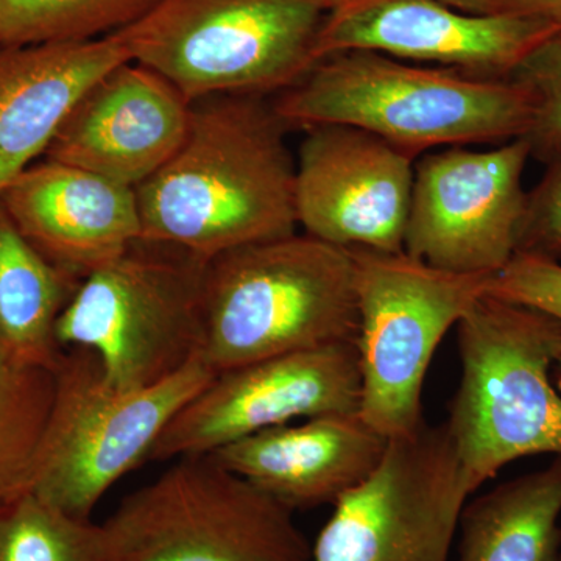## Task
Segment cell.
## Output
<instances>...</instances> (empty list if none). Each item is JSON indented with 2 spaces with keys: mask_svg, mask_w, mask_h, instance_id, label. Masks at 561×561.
Here are the masks:
<instances>
[{
  "mask_svg": "<svg viewBox=\"0 0 561 561\" xmlns=\"http://www.w3.org/2000/svg\"><path fill=\"white\" fill-rule=\"evenodd\" d=\"M203 306L201 356L216 375L279 354L356 343L353 256L306 232L239 247L206 264Z\"/></svg>",
  "mask_w": 561,
  "mask_h": 561,
  "instance_id": "obj_3",
  "label": "cell"
},
{
  "mask_svg": "<svg viewBox=\"0 0 561 561\" xmlns=\"http://www.w3.org/2000/svg\"><path fill=\"white\" fill-rule=\"evenodd\" d=\"M191 111L160 73L122 62L84 92L44 158L136 190L180 149Z\"/></svg>",
  "mask_w": 561,
  "mask_h": 561,
  "instance_id": "obj_15",
  "label": "cell"
},
{
  "mask_svg": "<svg viewBox=\"0 0 561 561\" xmlns=\"http://www.w3.org/2000/svg\"><path fill=\"white\" fill-rule=\"evenodd\" d=\"M206 262L139 239L81 280L57 323L61 348H88L111 386L138 390L201 356Z\"/></svg>",
  "mask_w": 561,
  "mask_h": 561,
  "instance_id": "obj_7",
  "label": "cell"
},
{
  "mask_svg": "<svg viewBox=\"0 0 561 561\" xmlns=\"http://www.w3.org/2000/svg\"><path fill=\"white\" fill-rule=\"evenodd\" d=\"M486 295L546 313L561 330V262L516 253L491 275Z\"/></svg>",
  "mask_w": 561,
  "mask_h": 561,
  "instance_id": "obj_25",
  "label": "cell"
},
{
  "mask_svg": "<svg viewBox=\"0 0 561 561\" xmlns=\"http://www.w3.org/2000/svg\"><path fill=\"white\" fill-rule=\"evenodd\" d=\"M54 404L28 491L73 518L91 519L122 478L149 461L162 432L214 373L202 356L138 390L106 381L88 348H66L54 368Z\"/></svg>",
  "mask_w": 561,
  "mask_h": 561,
  "instance_id": "obj_6",
  "label": "cell"
},
{
  "mask_svg": "<svg viewBox=\"0 0 561 561\" xmlns=\"http://www.w3.org/2000/svg\"><path fill=\"white\" fill-rule=\"evenodd\" d=\"M561 262V150L546 162V172L527 192L518 251Z\"/></svg>",
  "mask_w": 561,
  "mask_h": 561,
  "instance_id": "obj_26",
  "label": "cell"
},
{
  "mask_svg": "<svg viewBox=\"0 0 561 561\" xmlns=\"http://www.w3.org/2000/svg\"><path fill=\"white\" fill-rule=\"evenodd\" d=\"M0 205L33 249L80 280L142 234L135 190L46 158L0 192Z\"/></svg>",
  "mask_w": 561,
  "mask_h": 561,
  "instance_id": "obj_16",
  "label": "cell"
},
{
  "mask_svg": "<svg viewBox=\"0 0 561 561\" xmlns=\"http://www.w3.org/2000/svg\"><path fill=\"white\" fill-rule=\"evenodd\" d=\"M80 283L33 249L0 205V360L54 370L65 351L57 323Z\"/></svg>",
  "mask_w": 561,
  "mask_h": 561,
  "instance_id": "obj_20",
  "label": "cell"
},
{
  "mask_svg": "<svg viewBox=\"0 0 561 561\" xmlns=\"http://www.w3.org/2000/svg\"><path fill=\"white\" fill-rule=\"evenodd\" d=\"M561 456L465 504L457 561H560Z\"/></svg>",
  "mask_w": 561,
  "mask_h": 561,
  "instance_id": "obj_19",
  "label": "cell"
},
{
  "mask_svg": "<svg viewBox=\"0 0 561 561\" xmlns=\"http://www.w3.org/2000/svg\"><path fill=\"white\" fill-rule=\"evenodd\" d=\"M164 0H0V46L105 38Z\"/></svg>",
  "mask_w": 561,
  "mask_h": 561,
  "instance_id": "obj_21",
  "label": "cell"
},
{
  "mask_svg": "<svg viewBox=\"0 0 561 561\" xmlns=\"http://www.w3.org/2000/svg\"><path fill=\"white\" fill-rule=\"evenodd\" d=\"M273 108L287 128L350 125L419 157L434 147L505 144L534 121L530 91L448 68H419L378 51L324 57Z\"/></svg>",
  "mask_w": 561,
  "mask_h": 561,
  "instance_id": "obj_2",
  "label": "cell"
},
{
  "mask_svg": "<svg viewBox=\"0 0 561 561\" xmlns=\"http://www.w3.org/2000/svg\"><path fill=\"white\" fill-rule=\"evenodd\" d=\"M461 376L445 426L470 493L523 457L561 456V343L546 313L485 295L457 324Z\"/></svg>",
  "mask_w": 561,
  "mask_h": 561,
  "instance_id": "obj_4",
  "label": "cell"
},
{
  "mask_svg": "<svg viewBox=\"0 0 561 561\" xmlns=\"http://www.w3.org/2000/svg\"><path fill=\"white\" fill-rule=\"evenodd\" d=\"M553 378H556L557 387H559L561 393V343L556 353V362H553Z\"/></svg>",
  "mask_w": 561,
  "mask_h": 561,
  "instance_id": "obj_29",
  "label": "cell"
},
{
  "mask_svg": "<svg viewBox=\"0 0 561 561\" xmlns=\"http://www.w3.org/2000/svg\"><path fill=\"white\" fill-rule=\"evenodd\" d=\"M560 31L518 14H468L440 0H335L316 44L317 61L346 50L437 62L485 80H511L537 44Z\"/></svg>",
  "mask_w": 561,
  "mask_h": 561,
  "instance_id": "obj_14",
  "label": "cell"
},
{
  "mask_svg": "<svg viewBox=\"0 0 561 561\" xmlns=\"http://www.w3.org/2000/svg\"><path fill=\"white\" fill-rule=\"evenodd\" d=\"M54 394V370L0 360V504L28 493Z\"/></svg>",
  "mask_w": 561,
  "mask_h": 561,
  "instance_id": "obj_22",
  "label": "cell"
},
{
  "mask_svg": "<svg viewBox=\"0 0 561 561\" xmlns=\"http://www.w3.org/2000/svg\"><path fill=\"white\" fill-rule=\"evenodd\" d=\"M511 80L534 98V121L524 139L530 157L546 164L561 150V28L523 58Z\"/></svg>",
  "mask_w": 561,
  "mask_h": 561,
  "instance_id": "obj_24",
  "label": "cell"
},
{
  "mask_svg": "<svg viewBox=\"0 0 561 561\" xmlns=\"http://www.w3.org/2000/svg\"><path fill=\"white\" fill-rule=\"evenodd\" d=\"M389 442L359 413L284 424L213 453L291 512L334 505L375 471Z\"/></svg>",
  "mask_w": 561,
  "mask_h": 561,
  "instance_id": "obj_17",
  "label": "cell"
},
{
  "mask_svg": "<svg viewBox=\"0 0 561 561\" xmlns=\"http://www.w3.org/2000/svg\"><path fill=\"white\" fill-rule=\"evenodd\" d=\"M0 561H108L105 531L28 491L0 504Z\"/></svg>",
  "mask_w": 561,
  "mask_h": 561,
  "instance_id": "obj_23",
  "label": "cell"
},
{
  "mask_svg": "<svg viewBox=\"0 0 561 561\" xmlns=\"http://www.w3.org/2000/svg\"><path fill=\"white\" fill-rule=\"evenodd\" d=\"M501 13L538 18L561 28V0H504Z\"/></svg>",
  "mask_w": 561,
  "mask_h": 561,
  "instance_id": "obj_27",
  "label": "cell"
},
{
  "mask_svg": "<svg viewBox=\"0 0 561 561\" xmlns=\"http://www.w3.org/2000/svg\"><path fill=\"white\" fill-rule=\"evenodd\" d=\"M294 515L203 454L173 460L102 527L108 561H311Z\"/></svg>",
  "mask_w": 561,
  "mask_h": 561,
  "instance_id": "obj_8",
  "label": "cell"
},
{
  "mask_svg": "<svg viewBox=\"0 0 561 561\" xmlns=\"http://www.w3.org/2000/svg\"><path fill=\"white\" fill-rule=\"evenodd\" d=\"M335 0H164L113 33L130 61L187 99L261 95L295 87L317 65L316 44Z\"/></svg>",
  "mask_w": 561,
  "mask_h": 561,
  "instance_id": "obj_5",
  "label": "cell"
},
{
  "mask_svg": "<svg viewBox=\"0 0 561 561\" xmlns=\"http://www.w3.org/2000/svg\"><path fill=\"white\" fill-rule=\"evenodd\" d=\"M470 496L445 423H426L332 505L311 561H449Z\"/></svg>",
  "mask_w": 561,
  "mask_h": 561,
  "instance_id": "obj_10",
  "label": "cell"
},
{
  "mask_svg": "<svg viewBox=\"0 0 561 561\" xmlns=\"http://www.w3.org/2000/svg\"><path fill=\"white\" fill-rule=\"evenodd\" d=\"M287 125L261 95L192 102L186 138L136 187L140 239L206 262L297 232Z\"/></svg>",
  "mask_w": 561,
  "mask_h": 561,
  "instance_id": "obj_1",
  "label": "cell"
},
{
  "mask_svg": "<svg viewBox=\"0 0 561 561\" xmlns=\"http://www.w3.org/2000/svg\"><path fill=\"white\" fill-rule=\"evenodd\" d=\"M440 2L468 14H497L501 13L504 0H440Z\"/></svg>",
  "mask_w": 561,
  "mask_h": 561,
  "instance_id": "obj_28",
  "label": "cell"
},
{
  "mask_svg": "<svg viewBox=\"0 0 561 561\" xmlns=\"http://www.w3.org/2000/svg\"><path fill=\"white\" fill-rule=\"evenodd\" d=\"M530 158L524 138L496 149L446 147L415 164L404 251L442 271L494 275L518 251Z\"/></svg>",
  "mask_w": 561,
  "mask_h": 561,
  "instance_id": "obj_11",
  "label": "cell"
},
{
  "mask_svg": "<svg viewBox=\"0 0 561 561\" xmlns=\"http://www.w3.org/2000/svg\"><path fill=\"white\" fill-rule=\"evenodd\" d=\"M560 561H561V557H560Z\"/></svg>",
  "mask_w": 561,
  "mask_h": 561,
  "instance_id": "obj_30",
  "label": "cell"
},
{
  "mask_svg": "<svg viewBox=\"0 0 561 561\" xmlns=\"http://www.w3.org/2000/svg\"><path fill=\"white\" fill-rule=\"evenodd\" d=\"M415 158L350 125L306 128L295 210L306 234L342 249L404 251Z\"/></svg>",
  "mask_w": 561,
  "mask_h": 561,
  "instance_id": "obj_13",
  "label": "cell"
},
{
  "mask_svg": "<svg viewBox=\"0 0 561 561\" xmlns=\"http://www.w3.org/2000/svg\"><path fill=\"white\" fill-rule=\"evenodd\" d=\"M127 61L113 35L0 46V192L44 157L84 92Z\"/></svg>",
  "mask_w": 561,
  "mask_h": 561,
  "instance_id": "obj_18",
  "label": "cell"
},
{
  "mask_svg": "<svg viewBox=\"0 0 561 561\" xmlns=\"http://www.w3.org/2000/svg\"><path fill=\"white\" fill-rule=\"evenodd\" d=\"M357 305L360 419L387 442L426 424L423 389L435 351L486 295L490 275L442 271L405 253L350 249Z\"/></svg>",
  "mask_w": 561,
  "mask_h": 561,
  "instance_id": "obj_9",
  "label": "cell"
},
{
  "mask_svg": "<svg viewBox=\"0 0 561 561\" xmlns=\"http://www.w3.org/2000/svg\"><path fill=\"white\" fill-rule=\"evenodd\" d=\"M356 343L295 351L217 373L168 424L149 461L213 454L298 419L359 413Z\"/></svg>",
  "mask_w": 561,
  "mask_h": 561,
  "instance_id": "obj_12",
  "label": "cell"
}]
</instances>
